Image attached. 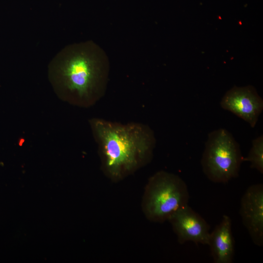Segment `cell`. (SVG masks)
I'll return each mask as SVG.
<instances>
[{
    "instance_id": "1",
    "label": "cell",
    "mask_w": 263,
    "mask_h": 263,
    "mask_svg": "<svg viewBox=\"0 0 263 263\" xmlns=\"http://www.w3.org/2000/svg\"><path fill=\"white\" fill-rule=\"evenodd\" d=\"M93 125L105 167L113 177L133 169L153 148V135L139 125H122L99 119L94 120Z\"/></svg>"
},
{
    "instance_id": "2",
    "label": "cell",
    "mask_w": 263,
    "mask_h": 263,
    "mask_svg": "<svg viewBox=\"0 0 263 263\" xmlns=\"http://www.w3.org/2000/svg\"><path fill=\"white\" fill-rule=\"evenodd\" d=\"M50 69L60 87L81 98L91 95L100 75L98 59L87 44L65 48L53 60Z\"/></svg>"
},
{
    "instance_id": "3",
    "label": "cell",
    "mask_w": 263,
    "mask_h": 263,
    "mask_svg": "<svg viewBox=\"0 0 263 263\" xmlns=\"http://www.w3.org/2000/svg\"><path fill=\"white\" fill-rule=\"evenodd\" d=\"M243 158L240 145L228 131L220 128L208 134L201 165L209 180L226 184L238 177Z\"/></svg>"
},
{
    "instance_id": "4",
    "label": "cell",
    "mask_w": 263,
    "mask_h": 263,
    "mask_svg": "<svg viewBox=\"0 0 263 263\" xmlns=\"http://www.w3.org/2000/svg\"><path fill=\"white\" fill-rule=\"evenodd\" d=\"M189 193L185 182L179 176L165 172L151 179L147 193L146 210L151 219L163 221L180 208L188 205Z\"/></svg>"
},
{
    "instance_id": "5",
    "label": "cell",
    "mask_w": 263,
    "mask_h": 263,
    "mask_svg": "<svg viewBox=\"0 0 263 263\" xmlns=\"http://www.w3.org/2000/svg\"><path fill=\"white\" fill-rule=\"evenodd\" d=\"M220 105L254 128L263 110V100L252 86H234L224 95Z\"/></svg>"
},
{
    "instance_id": "6",
    "label": "cell",
    "mask_w": 263,
    "mask_h": 263,
    "mask_svg": "<svg viewBox=\"0 0 263 263\" xmlns=\"http://www.w3.org/2000/svg\"><path fill=\"white\" fill-rule=\"evenodd\" d=\"M240 213L253 242L263 245V186L249 187L241 200Z\"/></svg>"
},
{
    "instance_id": "7",
    "label": "cell",
    "mask_w": 263,
    "mask_h": 263,
    "mask_svg": "<svg viewBox=\"0 0 263 263\" xmlns=\"http://www.w3.org/2000/svg\"><path fill=\"white\" fill-rule=\"evenodd\" d=\"M168 220L172 224L181 244L192 241L196 244L208 245L209 226L188 205L176 210Z\"/></svg>"
},
{
    "instance_id": "8",
    "label": "cell",
    "mask_w": 263,
    "mask_h": 263,
    "mask_svg": "<svg viewBox=\"0 0 263 263\" xmlns=\"http://www.w3.org/2000/svg\"><path fill=\"white\" fill-rule=\"evenodd\" d=\"M232 222L227 215L210 233L208 245L215 263H231L234 255V239L232 233Z\"/></svg>"
},
{
    "instance_id": "9",
    "label": "cell",
    "mask_w": 263,
    "mask_h": 263,
    "mask_svg": "<svg viewBox=\"0 0 263 263\" xmlns=\"http://www.w3.org/2000/svg\"><path fill=\"white\" fill-rule=\"evenodd\" d=\"M243 161L251 163V168L263 173V136L261 135L252 140V147Z\"/></svg>"
}]
</instances>
